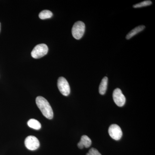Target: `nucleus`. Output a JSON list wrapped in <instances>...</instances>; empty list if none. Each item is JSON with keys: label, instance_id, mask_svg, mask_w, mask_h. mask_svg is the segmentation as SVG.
I'll return each instance as SVG.
<instances>
[{"label": "nucleus", "instance_id": "nucleus-1", "mask_svg": "<svg viewBox=\"0 0 155 155\" xmlns=\"http://www.w3.org/2000/svg\"><path fill=\"white\" fill-rule=\"evenodd\" d=\"M36 103L44 116L49 119H53L54 113L47 100L43 97L38 96L36 98Z\"/></svg>", "mask_w": 155, "mask_h": 155}, {"label": "nucleus", "instance_id": "nucleus-2", "mask_svg": "<svg viewBox=\"0 0 155 155\" xmlns=\"http://www.w3.org/2000/svg\"><path fill=\"white\" fill-rule=\"evenodd\" d=\"M85 29V24L83 22L81 21L76 22L72 28V36L76 39H80L83 36Z\"/></svg>", "mask_w": 155, "mask_h": 155}, {"label": "nucleus", "instance_id": "nucleus-3", "mask_svg": "<svg viewBox=\"0 0 155 155\" xmlns=\"http://www.w3.org/2000/svg\"><path fill=\"white\" fill-rule=\"evenodd\" d=\"M48 51L47 45L45 44L37 45L31 52V55L35 59H39L46 55Z\"/></svg>", "mask_w": 155, "mask_h": 155}, {"label": "nucleus", "instance_id": "nucleus-4", "mask_svg": "<svg viewBox=\"0 0 155 155\" xmlns=\"http://www.w3.org/2000/svg\"><path fill=\"white\" fill-rule=\"evenodd\" d=\"M58 86L59 91L63 95L67 96L70 94V86L65 78L61 77L58 78Z\"/></svg>", "mask_w": 155, "mask_h": 155}, {"label": "nucleus", "instance_id": "nucleus-5", "mask_svg": "<svg viewBox=\"0 0 155 155\" xmlns=\"http://www.w3.org/2000/svg\"><path fill=\"white\" fill-rule=\"evenodd\" d=\"M25 145L26 147L30 150H35L40 146V142L38 138L33 136H29L25 138Z\"/></svg>", "mask_w": 155, "mask_h": 155}, {"label": "nucleus", "instance_id": "nucleus-6", "mask_svg": "<svg viewBox=\"0 0 155 155\" xmlns=\"http://www.w3.org/2000/svg\"><path fill=\"white\" fill-rule=\"evenodd\" d=\"M113 97L114 102L118 107H122L125 105L126 98L120 89L116 88L114 91Z\"/></svg>", "mask_w": 155, "mask_h": 155}, {"label": "nucleus", "instance_id": "nucleus-7", "mask_svg": "<svg viewBox=\"0 0 155 155\" xmlns=\"http://www.w3.org/2000/svg\"><path fill=\"white\" fill-rule=\"evenodd\" d=\"M108 132L111 138L115 140H119L122 138V129L119 125L116 124H113L110 126L108 130Z\"/></svg>", "mask_w": 155, "mask_h": 155}, {"label": "nucleus", "instance_id": "nucleus-8", "mask_svg": "<svg viewBox=\"0 0 155 155\" xmlns=\"http://www.w3.org/2000/svg\"><path fill=\"white\" fill-rule=\"evenodd\" d=\"M145 28V26L143 25H139L137 27H135L127 34L126 36V38L127 40L130 39L136 35L139 32H141L143 30H144Z\"/></svg>", "mask_w": 155, "mask_h": 155}, {"label": "nucleus", "instance_id": "nucleus-9", "mask_svg": "<svg viewBox=\"0 0 155 155\" xmlns=\"http://www.w3.org/2000/svg\"><path fill=\"white\" fill-rule=\"evenodd\" d=\"M108 81V78L105 77L103 78L101 81L99 88V91L100 94L104 95L106 93Z\"/></svg>", "mask_w": 155, "mask_h": 155}, {"label": "nucleus", "instance_id": "nucleus-10", "mask_svg": "<svg viewBox=\"0 0 155 155\" xmlns=\"http://www.w3.org/2000/svg\"><path fill=\"white\" fill-rule=\"evenodd\" d=\"M27 124L31 128L35 130H39L41 127V123L35 119H30V120H28Z\"/></svg>", "mask_w": 155, "mask_h": 155}, {"label": "nucleus", "instance_id": "nucleus-11", "mask_svg": "<svg viewBox=\"0 0 155 155\" xmlns=\"http://www.w3.org/2000/svg\"><path fill=\"white\" fill-rule=\"evenodd\" d=\"M79 142L85 147L88 148L91 146L92 142L91 139L86 135H83L81 138Z\"/></svg>", "mask_w": 155, "mask_h": 155}, {"label": "nucleus", "instance_id": "nucleus-12", "mask_svg": "<svg viewBox=\"0 0 155 155\" xmlns=\"http://www.w3.org/2000/svg\"><path fill=\"white\" fill-rule=\"evenodd\" d=\"M52 13L48 10L42 11L39 14V17L41 19H49L52 17Z\"/></svg>", "mask_w": 155, "mask_h": 155}, {"label": "nucleus", "instance_id": "nucleus-13", "mask_svg": "<svg viewBox=\"0 0 155 155\" xmlns=\"http://www.w3.org/2000/svg\"><path fill=\"white\" fill-rule=\"evenodd\" d=\"M152 4V2L151 1L147 0V1H143V2H141L134 5L133 8H142V7H146V6L150 5Z\"/></svg>", "mask_w": 155, "mask_h": 155}, {"label": "nucleus", "instance_id": "nucleus-14", "mask_svg": "<svg viewBox=\"0 0 155 155\" xmlns=\"http://www.w3.org/2000/svg\"><path fill=\"white\" fill-rule=\"evenodd\" d=\"M88 153L91 155H102L97 150L94 148L91 149Z\"/></svg>", "mask_w": 155, "mask_h": 155}, {"label": "nucleus", "instance_id": "nucleus-15", "mask_svg": "<svg viewBox=\"0 0 155 155\" xmlns=\"http://www.w3.org/2000/svg\"><path fill=\"white\" fill-rule=\"evenodd\" d=\"M86 155H91L89 153H87Z\"/></svg>", "mask_w": 155, "mask_h": 155}, {"label": "nucleus", "instance_id": "nucleus-16", "mask_svg": "<svg viewBox=\"0 0 155 155\" xmlns=\"http://www.w3.org/2000/svg\"><path fill=\"white\" fill-rule=\"evenodd\" d=\"M0 31H1V23H0Z\"/></svg>", "mask_w": 155, "mask_h": 155}]
</instances>
